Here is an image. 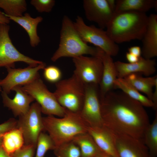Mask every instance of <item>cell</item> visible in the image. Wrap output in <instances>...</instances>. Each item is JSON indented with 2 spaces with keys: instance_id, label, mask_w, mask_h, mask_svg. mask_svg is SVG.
Returning a JSON list of instances; mask_svg holds the SVG:
<instances>
[{
  "instance_id": "6da1fadb",
  "label": "cell",
  "mask_w": 157,
  "mask_h": 157,
  "mask_svg": "<svg viewBox=\"0 0 157 157\" xmlns=\"http://www.w3.org/2000/svg\"><path fill=\"white\" fill-rule=\"evenodd\" d=\"M100 99L104 126L144 142L145 131L150 123L147 113L140 103L122 91L113 90Z\"/></svg>"
},
{
  "instance_id": "7a4b0ae2",
  "label": "cell",
  "mask_w": 157,
  "mask_h": 157,
  "mask_svg": "<svg viewBox=\"0 0 157 157\" xmlns=\"http://www.w3.org/2000/svg\"><path fill=\"white\" fill-rule=\"evenodd\" d=\"M148 16L145 13L128 11L115 13L106 28L116 43L141 40L147 27Z\"/></svg>"
},
{
  "instance_id": "3957f363",
  "label": "cell",
  "mask_w": 157,
  "mask_h": 157,
  "mask_svg": "<svg viewBox=\"0 0 157 157\" xmlns=\"http://www.w3.org/2000/svg\"><path fill=\"white\" fill-rule=\"evenodd\" d=\"M42 119L44 130L48 132L56 147L72 141L78 135L87 133L89 126L80 112H73L67 109L65 115L60 118L48 115Z\"/></svg>"
},
{
  "instance_id": "277c9868",
  "label": "cell",
  "mask_w": 157,
  "mask_h": 157,
  "mask_svg": "<svg viewBox=\"0 0 157 157\" xmlns=\"http://www.w3.org/2000/svg\"><path fill=\"white\" fill-rule=\"evenodd\" d=\"M99 49L89 46L84 42L77 31L74 22L65 15L62 22L59 46L51 60L55 62L62 57L73 58L85 54L97 57Z\"/></svg>"
},
{
  "instance_id": "5b68a950",
  "label": "cell",
  "mask_w": 157,
  "mask_h": 157,
  "mask_svg": "<svg viewBox=\"0 0 157 157\" xmlns=\"http://www.w3.org/2000/svg\"><path fill=\"white\" fill-rule=\"evenodd\" d=\"M85 85L74 74L56 83L53 94L58 103L71 112H79L83 102Z\"/></svg>"
},
{
  "instance_id": "8992f818",
  "label": "cell",
  "mask_w": 157,
  "mask_h": 157,
  "mask_svg": "<svg viewBox=\"0 0 157 157\" xmlns=\"http://www.w3.org/2000/svg\"><path fill=\"white\" fill-rule=\"evenodd\" d=\"M74 24L79 35L84 42L93 44L111 56L118 54V45L103 29L94 25H87L83 18L79 16L76 17Z\"/></svg>"
},
{
  "instance_id": "52a82bcc",
  "label": "cell",
  "mask_w": 157,
  "mask_h": 157,
  "mask_svg": "<svg viewBox=\"0 0 157 157\" xmlns=\"http://www.w3.org/2000/svg\"><path fill=\"white\" fill-rule=\"evenodd\" d=\"M21 87L39 104L42 113L60 117L65 114L66 109L59 104L53 93L48 90L40 77Z\"/></svg>"
},
{
  "instance_id": "ba28073f",
  "label": "cell",
  "mask_w": 157,
  "mask_h": 157,
  "mask_svg": "<svg viewBox=\"0 0 157 157\" xmlns=\"http://www.w3.org/2000/svg\"><path fill=\"white\" fill-rule=\"evenodd\" d=\"M40 106L36 102L31 105L28 111L19 117L17 127L22 131L25 145L36 146L41 133L44 131Z\"/></svg>"
},
{
  "instance_id": "9c48e42d",
  "label": "cell",
  "mask_w": 157,
  "mask_h": 157,
  "mask_svg": "<svg viewBox=\"0 0 157 157\" xmlns=\"http://www.w3.org/2000/svg\"><path fill=\"white\" fill-rule=\"evenodd\" d=\"M10 26L0 24V68H14L15 63L24 62L29 66L35 67L42 63L19 52L13 44L9 35Z\"/></svg>"
},
{
  "instance_id": "30bf717a",
  "label": "cell",
  "mask_w": 157,
  "mask_h": 157,
  "mask_svg": "<svg viewBox=\"0 0 157 157\" xmlns=\"http://www.w3.org/2000/svg\"><path fill=\"white\" fill-rule=\"evenodd\" d=\"M75 66L73 74L85 85H99L102 77L103 66L97 56H81L72 58Z\"/></svg>"
},
{
  "instance_id": "8fae6325",
  "label": "cell",
  "mask_w": 157,
  "mask_h": 157,
  "mask_svg": "<svg viewBox=\"0 0 157 157\" xmlns=\"http://www.w3.org/2000/svg\"><path fill=\"white\" fill-rule=\"evenodd\" d=\"M46 67L43 62L35 67L28 66L24 68H7L8 74L3 79H0L2 91L8 94L15 87L27 85L40 77L39 70Z\"/></svg>"
},
{
  "instance_id": "7c38bea8",
  "label": "cell",
  "mask_w": 157,
  "mask_h": 157,
  "mask_svg": "<svg viewBox=\"0 0 157 157\" xmlns=\"http://www.w3.org/2000/svg\"><path fill=\"white\" fill-rule=\"evenodd\" d=\"M80 113L89 126H101L103 125L99 85H85L84 100Z\"/></svg>"
},
{
  "instance_id": "4fadbf2b",
  "label": "cell",
  "mask_w": 157,
  "mask_h": 157,
  "mask_svg": "<svg viewBox=\"0 0 157 157\" xmlns=\"http://www.w3.org/2000/svg\"><path fill=\"white\" fill-rule=\"evenodd\" d=\"M110 130L118 157H151L148 148L142 141Z\"/></svg>"
},
{
  "instance_id": "5bb4252c",
  "label": "cell",
  "mask_w": 157,
  "mask_h": 157,
  "mask_svg": "<svg viewBox=\"0 0 157 157\" xmlns=\"http://www.w3.org/2000/svg\"><path fill=\"white\" fill-rule=\"evenodd\" d=\"M83 6L87 19L103 29L106 28L115 13L107 0H84Z\"/></svg>"
},
{
  "instance_id": "9a60e30c",
  "label": "cell",
  "mask_w": 157,
  "mask_h": 157,
  "mask_svg": "<svg viewBox=\"0 0 157 157\" xmlns=\"http://www.w3.org/2000/svg\"><path fill=\"white\" fill-rule=\"evenodd\" d=\"M117 78H124L132 74H141L147 76L156 72V61L154 59H146L140 56L139 60L133 63H125L119 61L114 62Z\"/></svg>"
},
{
  "instance_id": "2e32d148",
  "label": "cell",
  "mask_w": 157,
  "mask_h": 157,
  "mask_svg": "<svg viewBox=\"0 0 157 157\" xmlns=\"http://www.w3.org/2000/svg\"><path fill=\"white\" fill-rule=\"evenodd\" d=\"M13 90L15 92L13 99L10 98L5 92H1L3 102L4 106L10 110L15 116L19 117L28 111L30 104L35 100L24 90L21 86L16 87Z\"/></svg>"
},
{
  "instance_id": "e0dca14e",
  "label": "cell",
  "mask_w": 157,
  "mask_h": 157,
  "mask_svg": "<svg viewBox=\"0 0 157 157\" xmlns=\"http://www.w3.org/2000/svg\"><path fill=\"white\" fill-rule=\"evenodd\" d=\"M98 57L101 60L103 66L101 79L99 85L100 98H101L114 89V82L117 78V75L111 56L100 49Z\"/></svg>"
},
{
  "instance_id": "ac0fdd59",
  "label": "cell",
  "mask_w": 157,
  "mask_h": 157,
  "mask_svg": "<svg viewBox=\"0 0 157 157\" xmlns=\"http://www.w3.org/2000/svg\"><path fill=\"white\" fill-rule=\"evenodd\" d=\"M87 132L102 151L113 157H118L112 134L109 129L104 125L88 126Z\"/></svg>"
},
{
  "instance_id": "d6986e66",
  "label": "cell",
  "mask_w": 157,
  "mask_h": 157,
  "mask_svg": "<svg viewBox=\"0 0 157 157\" xmlns=\"http://www.w3.org/2000/svg\"><path fill=\"white\" fill-rule=\"evenodd\" d=\"M142 54L143 57L151 59L157 56V15L148 16L146 31L142 40Z\"/></svg>"
},
{
  "instance_id": "ffe728a7",
  "label": "cell",
  "mask_w": 157,
  "mask_h": 157,
  "mask_svg": "<svg viewBox=\"0 0 157 157\" xmlns=\"http://www.w3.org/2000/svg\"><path fill=\"white\" fill-rule=\"evenodd\" d=\"M10 20L13 21L23 27L27 33L30 40L31 46L35 47L40 42L37 32L38 24L43 20L42 17L39 16L35 18L31 17L29 13H26L24 15L16 17L6 15Z\"/></svg>"
},
{
  "instance_id": "44dd1931",
  "label": "cell",
  "mask_w": 157,
  "mask_h": 157,
  "mask_svg": "<svg viewBox=\"0 0 157 157\" xmlns=\"http://www.w3.org/2000/svg\"><path fill=\"white\" fill-rule=\"evenodd\" d=\"M157 6L156 0H117L115 13L131 11L145 13Z\"/></svg>"
},
{
  "instance_id": "7402d4cb",
  "label": "cell",
  "mask_w": 157,
  "mask_h": 157,
  "mask_svg": "<svg viewBox=\"0 0 157 157\" xmlns=\"http://www.w3.org/2000/svg\"><path fill=\"white\" fill-rule=\"evenodd\" d=\"M1 140L3 148L11 157L16 151L24 145L22 132L17 127L4 133L1 137Z\"/></svg>"
},
{
  "instance_id": "603a6c76",
  "label": "cell",
  "mask_w": 157,
  "mask_h": 157,
  "mask_svg": "<svg viewBox=\"0 0 157 157\" xmlns=\"http://www.w3.org/2000/svg\"><path fill=\"white\" fill-rule=\"evenodd\" d=\"M138 91L145 94L151 101L153 92V88L157 82V75L143 77L140 74L133 73L124 78Z\"/></svg>"
},
{
  "instance_id": "cb8c5ba5",
  "label": "cell",
  "mask_w": 157,
  "mask_h": 157,
  "mask_svg": "<svg viewBox=\"0 0 157 157\" xmlns=\"http://www.w3.org/2000/svg\"><path fill=\"white\" fill-rule=\"evenodd\" d=\"M114 89H119L132 99L139 102L144 107L152 108L154 105L147 97L140 93L124 78H117L114 82Z\"/></svg>"
},
{
  "instance_id": "d4e9b609",
  "label": "cell",
  "mask_w": 157,
  "mask_h": 157,
  "mask_svg": "<svg viewBox=\"0 0 157 157\" xmlns=\"http://www.w3.org/2000/svg\"><path fill=\"white\" fill-rule=\"evenodd\" d=\"M72 141L78 147L81 157H95L101 151L88 132L76 135Z\"/></svg>"
},
{
  "instance_id": "484cf974",
  "label": "cell",
  "mask_w": 157,
  "mask_h": 157,
  "mask_svg": "<svg viewBox=\"0 0 157 157\" xmlns=\"http://www.w3.org/2000/svg\"><path fill=\"white\" fill-rule=\"evenodd\" d=\"M144 142L149 151L151 157L157 156V113L152 123L148 126L144 136Z\"/></svg>"
},
{
  "instance_id": "4316f807",
  "label": "cell",
  "mask_w": 157,
  "mask_h": 157,
  "mask_svg": "<svg viewBox=\"0 0 157 157\" xmlns=\"http://www.w3.org/2000/svg\"><path fill=\"white\" fill-rule=\"evenodd\" d=\"M25 0H0V8L3 9L6 15L19 17L27 9Z\"/></svg>"
},
{
  "instance_id": "83f0119b",
  "label": "cell",
  "mask_w": 157,
  "mask_h": 157,
  "mask_svg": "<svg viewBox=\"0 0 157 157\" xmlns=\"http://www.w3.org/2000/svg\"><path fill=\"white\" fill-rule=\"evenodd\" d=\"M56 157H81L78 147L72 141L56 147L53 150Z\"/></svg>"
},
{
  "instance_id": "f1b7e54d",
  "label": "cell",
  "mask_w": 157,
  "mask_h": 157,
  "mask_svg": "<svg viewBox=\"0 0 157 157\" xmlns=\"http://www.w3.org/2000/svg\"><path fill=\"white\" fill-rule=\"evenodd\" d=\"M55 148V145L50 136L42 132L38 139L35 157H44L48 150H53Z\"/></svg>"
},
{
  "instance_id": "f546056e",
  "label": "cell",
  "mask_w": 157,
  "mask_h": 157,
  "mask_svg": "<svg viewBox=\"0 0 157 157\" xmlns=\"http://www.w3.org/2000/svg\"><path fill=\"white\" fill-rule=\"evenodd\" d=\"M43 69L44 77L48 82L56 84L61 80L62 73L58 67L50 65L46 67Z\"/></svg>"
},
{
  "instance_id": "4dcf8cb0",
  "label": "cell",
  "mask_w": 157,
  "mask_h": 157,
  "mask_svg": "<svg viewBox=\"0 0 157 157\" xmlns=\"http://www.w3.org/2000/svg\"><path fill=\"white\" fill-rule=\"evenodd\" d=\"M30 3L39 13H49L54 6L55 1L54 0H31Z\"/></svg>"
},
{
  "instance_id": "1f68e13d",
  "label": "cell",
  "mask_w": 157,
  "mask_h": 157,
  "mask_svg": "<svg viewBox=\"0 0 157 157\" xmlns=\"http://www.w3.org/2000/svg\"><path fill=\"white\" fill-rule=\"evenodd\" d=\"M36 146L25 145L16 151L12 157H33Z\"/></svg>"
},
{
  "instance_id": "d6a6232c",
  "label": "cell",
  "mask_w": 157,
  "mask_h": 157,
  "mask_svg": "<svg viewBox=\"0 0 157 157\" xmlns=\"http://www.w3.org/2000/svg\"><path fill=\"white\" fill-rule=\"evenodd\" d=\"M17 120L10 118L5 122L0 124V138L9 131L17 127Z\"/></svg>"
},
{
  "instance_id": "836d02e7",
  "label": "cell",
  "mask_w": 157,
  "mask_h": 157,
  "mask_svg": "<svg viewBox=\"0 0 157 157\" xmlns=\"http://www.w3.org/2000/svg\"><path fill=\"white\" fill-rule=\"evenodd\" d=\"M128 52L135 56L140 57L142 54L141 48L138 46H133L129 47L128 49Z\"/></svg>"
},
{
  "instance_id": "e575fe53",
  "label": "cell",
  "mask_w": 157,
  "mask_h": 157,
  "mask_svg": "<svg viewBox=\"0 0 157 157\" xmlns=\"http://www.w3.org/2000/svg\"><path fill=\"white\" fill-rule=\"evenodd\" d=\"M126 57L129 63H133L137 62L139 58L137 57L131 53L128 52L126 53Z\"/></svg>"
},
{
  "instance_id": "d590c367",
  "label": "cell",
  "mask_w": 157,
  "mask_h": 157,
  "mask_svg": "<svg viewBox=\"0 0 157 157\" xmlns=\"http://www.w3.org/2000/svg\"><path fill=\"white\" fill-rule=\"evenodd\" d=\"M154 87H155V90L153 92L151 101L154 105V109L156 111L157 109V82L156 83Z\"/></svg>"
},
{
  "instance_id": "8d00e7d4",
  "label": "cell",
  "mask_w": 157,
  "mask_h": 157,
  "mask_svg": "<svg viewBox=\"0 0 157 157\" xmlns=\"http://www.w3.org/2000/svg\"><path fill=\"white\" fill-rule=\"evenodd\" d=\"M10 22V19L0 10V24H8Z\"/></svg>"
},
{
  "instance_id": "74e56055",
  "label": "cell",
  "mask_w": 157,
  "mask_h": 157,
  "mask_svg": "<svg viewBox=\"0 0 157 157\" xmlns=\"http://www.w3.org/2000/svg\"><path fill=\"white\" fill-rule=\"evenodd\" d=\"M0 157H11L3 148L1 144V137L0 138Z\"/></svg>"
},
{
  "instance_id": "f35d334b",
  "label": "cell",
  "mask_w": 157,
  "mask_h": 157,
  "mask_svg": "<svg viewBox=\"0 0 157 157\" xmlns=\"http://www.w3.org/2000/svg\"><path fill=\"white\" fill-rule=\"evenodd\" d=\"M107 1L110 8L115 12L116 5V0H107Z\"/></svg>"
},
{
  "instance_id": "ab89813d",
  "label": "cell",
  "mask_w": 157,
  "mask_h": 157,
  "mask_svg": "<svg viewBox=\"0 0 157 157\" xmlns=\"http://www.w3.org/2000/svg\"><path fill=\"white\" fill-rule=\"evenodd\" d=\"M95 157H113L102 151L99 153Z\"/></svg>"
},
{
  "instance_id": "60d3db41",
  "label": "cell",
  "mask_w": 157,
  "mask_h": 157,
  "mask_svg": "<svg viewBox=\"0 0 157 157\" xmlns=\"http://www.w3.org/2000/svg\"><path fill=\"white\" fill-rule=\"evenodd\" d=\"M2 91V90L1 88V87L0 86V92H1Z\"/></svg>"
}]
</instances>
